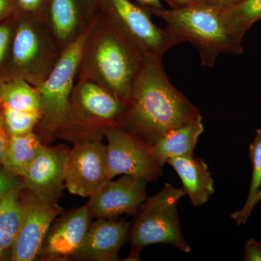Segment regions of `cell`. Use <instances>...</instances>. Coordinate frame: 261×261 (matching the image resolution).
Returning a JSON list of instances; mask_svg holds the SVG:
<instances>
[{
  "instance_id": "4fadbf2b",
  "label": "cell",
  "mask_w": 261,
  "mask_h": 261,
  "mask_svg": "<svg viewBox=\"0 0 261 261\" xmlns=\"http://www.w3.org/2000/svg\"><path fill=\"white\" fill-rule=\"evenodd\" d=\"M142 178L124 175L117 181L107 180L89 197L91 217L115 219L123 214H136L147 198Z\"/></svg>"
},
{
  "instance_id": "4dcf8cb0",
  "label": "cell",
  "mask_w": 261,
  "mask_h": 261,
  "mask_svg": "<svg viewBox=\"0 0 261 261\" xmlns=\"http://www.w3.org/2000/svg\"><path fill=\"white\" fill-rule=\"evenodd\" d=\"M15 0H0V22L17 14Z\"/></svg>"
},
{
  "instance_id": "4316f807",
  "label": "cell",
  "mask_w": 261,
  "mask_h": 261,
  "mask_svg": "<svg viewBox=\"0 0 261 261\" xmlns=\"http://www.w3.org/2000/svg\"><path fill=\"white\" fill-rule=\"evenodd\" d=\"M47 0H15L17 13L29 15L42 20Z\"/></svg>"
},
{
  "instance_id": "ba28073f",
  "label": "cell",
  "mask_w": 261,
  "mask_h": 261,
  "mask_svg": "<svg viewBox=\"0 0 261 261\" xmlns=\"http://www.w3.org/2000/svg\"><path fill=\"white\" fill-rule=\"evenodd\" d=\"M97 8L143 56L162 59L166 51L182 43L166 28L157 27L143 7L129 0H97Z\"/></svg>"
},
{
  "instance_id": "5b68a950",
  "label": "cell",
  "mask_w": 261,
  "mask_h": 261,
  "mask_svg": "<svg viewBox=\"0 0 261 261\" xmlns=\"http://www.w3.org/2000/svg\"><path fill=\"white\" fill-rule=\"evenodd\" d=\"M185 195L183 189L166 183L159 193L146 199L130 224V252L126 260H140L142 248L156 243L168 244L186 253L191 251L182 234L177 211L178 201Z\"/></svg>"
},
{
  "instance_id": "ac0fdd59",
  "label": "cell",
  "mask_w": 261,
  "mask_h": 261,
  "mask_svg": "<svg viewBox=\"0 0 261 261\" xmlns=\"http://www.w3.org/2000/svg\"><path fill=\"white\" fill-rule=\"evenodd\" d=\"M204 132L202 116L167 132L151 146L154 157L163 167L168 159L194 155L199 137Z\"/></svg>"
},
{
  "instance_id": "3957f363",
  "label": "cell",
  "mask_w": 261,
  "mask_h": 261,
  "mask_svg": "<svg viewBox=\"0 0 261 261\" xmlns=\"http://www.w3.org/2000/svg\"><path fill=\"white\" fill-rule=\"evenodd\" d=\"M147 11L162 18L166 29L182 43L193 45L200 53L202 66L212 68L220 55L243 51V40L231 32L224 12L196 3L180 9Z\"/></svg>"
},
{
  "instance_id": "277c9868",
  "label": "cell",
  "mask_w": 261,
  "mask_h": 261,
  "mask_svg": "<svg viewBox=\"0 0 261 261\" xmlns=\"http://www.w3.org/2000/svg\"><path fill=\"white\" fill-rule=\"evenodd\" d=\"M61 55L42 20L17 13L5 82L23 80L37 87L49 76Z\"/></svg>"
},
{
  "instance_id": "6da1fadb",
  "label": "cell",
  "mask_w": 261,
  "mask_h": 261,
  "mask_svg": "<svg viewBox=\"0 0 261 261\" xmlns=\"http://www.w3.org/2000/svg\"><path fill=\"white\" fill-rule=\"evenodd\" d=\"M200 116L198 108L168 79L162 59L144 56L119 126L152 146L167 132Z\"/></svg>"
},
{
  "instance_id": "d6986e66",
  "label": "cell",
  "mask_w": 261,
  "mask_h": 261,
  "mask_svg": "<svg viewBox=\"0 0 261 261\" xmlns=\"http://www.w3.org/2000/svg\"><path fill=\"white\" fill-rule=\"evenodd\" d=\"M25 209V188L12 192L0 202V260L11 255Z\"/></svg>"
},
{
  "instance_id": "9a60e30c",
  "label": "cell",
  "mask_w": 261,
  "mask_h": 261,
  "mask_svg": "<svg viewBox=\"0 0 261 261\" xmlns=\"http://www.w3.org/2000/svg\"><path fill=\"white\" fill-rule=\"evenodd\" d=\"M91 219L87 205L62 216L49 228L38 257L44 260L73 258L83 243Z\"/></svg>"
},
{
  "instance_id": "30bf717a",
  "label": "cell",
  "mask_w": 261,
  "mask_h": 261,
  "mask_svg": "<svg viewBox=\"0 0 261 261\" xmlns=\"http://www.w3.org/2000/svg\"><path fill=\"white\" fill-rule=\"evenodd\" d=\"M102 137H89L75 142L68 151L65 185L73 195L89 197L108 180L106 146Z\"/></svg>"
},
{
  "instance_id": "52a82bcc",
  "label": "cell",
  "mask_w": 261,
  "mask_h": 261,
  "mask_svg": "<svg viewBox=\"0 0 261 261\" xmlns=\"http://www.w3.org/2000/svg\"><path fill=\"white\" fill-rule=\"evenodd\" d=\"M124 103L98 84L76 81L70 97V111L61 138L76 141L103 137L110 127L119 126Z\"/></svg>"
},
{
  "instance_id": "cb8c5ba5",
  "label": "cell",
  "mask_w": 261,
  "mask_h": 261,
  "mask_svg": "<svg viewBox=\"0 0 261 261\" xmlns=\"http://www.w3.org/2000/svg\"><path fill=\"white\" fill-rule=\"evenodd\" d=\"M5 128L9 137H18L34 132L40 119V113L23 112L0 106Z\"/></svg>"
},
{
  "instance_id": "d4e9b609",
  "label": "cell",
  "mask_w": 261,
  "mask_h": 261,
  "mask_svg": "<svg viewBox=\"0 0 261 261\" xmlns=\"http://www.w3.org/2000/svg\"><path fill=\"white\" fill-rule=\"evenodd\" d=\"M16 14L0 22V86L5 82V70L14 34Z\"/></svg>"
},
{
  "instance_id": "7a4b0ae2",
  "label": "cell",
  "mask_w": 261,
  "mask_h": 261,
  "mask_svg": "<svg viewBox=\"0 0 261 261\" xmlns=\"http://www.w3.org/2000/svg\"><path fill=\"white\" fill-rule=\"evenodd\" d=\"M143 57L97 8L84 41L75 80L94 82L125 103Z\"/></svg>"
},
{
  "instance_id": "ffe728a7",
  "label": "cell",
  "mask_w": 261,
  "mask_h": 261,
  "mask_svg": "<svg viewBox=\"0 0 261 261\" xmlns=\"http://www.w3.org/2000/svg\"><path fill=\"white\" fill-rule=\"evenodd\" d=\"M43 145L42 137L35 132L18 137H10L3 167L9 172L23 177Z\"/></svg>"
},
{
  "instance_id": "f1b7e54d",
  "label": "cell",
  "mask_w": 261,
  "mask_h": 261,
  "mask_svg": "<svg viewBox=\"0 0 261 261\" xmlns=\"http://www.w3.org/2000/svg\"><path fill=\"white\" fill-rule=\"evenodd\" d=\"M245 261H261V243L254 239L246 242L245 246Z\"/></svg>"
},
{
  "instance_id": "7402d4cb",
  "label": "cell",
  "mask_w": 261,
  "mask_h": 261,
  "mask_svg": "<svg viewBox=\"0 0 261 261\" xmlns=\"http://www.w3.org/2000/svg\"><path fill=\"white\" fill-rule=\"evenodd\" d=\"M250 158L252 171L251 182L247 201L241 210L231 214V219L240 226L246 224L253 210V201L261 187V128L257 129L253 142L250 146Z\"/></svg>"
},
{
  "instance_id": "5bb4252c",
  "label": "cell",
  "mask_w": 261,
  "mask_h": 261,
  "mask_svg": "<svg viewBox=\"0 0 261 261\" xmlns=\"http://www.w3.org/2000/svg\"><path fill=\"white\" fill-rule=\"evenodd\" d=\"M68 151L43 145L22 177L25 190L43 200L58 201L65 186Z\"/></svg>"
},
{
  "instance_id": "f546056e",
  "label": "cell",
  "mask_w": 261,
  "mask_h": 261,
  "mask_svg": "<svg viewBox=\"0 0 261 261\" xmlns=\"http://www.w3.org/2000/svg\"><path fill=\"white\" fill-rule=\"evenodd\" d=\"M9 137L5 128L3 110L0 107V165H3L4 161L9 142Z\"/></svg>"
},
{
  "instance_id": "8992f818",
  "label": "cell",
  "mask_w": 261,
  "mask_h": 261,
  "mask_svg": "<svg viewBox=\"0 0 261 261\" xmlns=\"http://www.w3.org/2000/svg\"><path fill=\"white\" fill-rule=\"evenodd\" d=\"M87 34L62 53L49 76L36 87L40 102L41 117L34 132L43 140L61 137L66 128L70 97Z\"/></svg>"
},
{
  "instance_id": "44dd1931",
  "label": "cell",
  "mask_w": 261,
  "mask_h": 261,
  "mask_svg": "<svg viewBox=\"0 0 261 261\" xmlns=\"http://www.w3.org/2000/svg\"><path fill=\"white\" fill-rule=\"evenodd\" d=\"M0 106L23 112L40 113L37 88L23 80L8 81L0 86Z\"/></svg>"
},
{
  "instance_id": "d6a6232c",
  "label": "cell",
  "mask_w": 261,
  "mask_h": 261,
  "mask_svg": "<svg viewBox=\"0 0 261 261\" xmlns=\"http://www.w3.org/2000/svg\"><path fill=\"white\" fill-rule=\"evenodd\" d=\"M145 10L162 9L163 6L160 0H136Z\"/></svg>"
},
{
  "instance_id": "7c38bea8",
  "label": "cell",
  "mask_w": 261,
  "mask_h": 261,
  "mask_svg": "<svg viewBox=\"0 0 261 261\" xmlns=\"http://www.w3.org/2000/svg\"><path fill=\"white\" fill-rule=\"evenodd\" d=\"M23 224L12 249L10 260L32 261L39 255L51 223L63 209L58 201L43 200L25 189Z\"/></svg>"
},
{
  "instance_id": "e0dca14e",
  "label": "cell",
  "mask_w": 261,
  "mask_h": 261,
  "mask_svg": "<svg viewBox=\"0 0 261 261\" xmlns=\"http://www.w3.org/2000/svg\"><path fill=\"white\" fill-rule=\"evenodd\" d=\"M167 163L181 178L184 191L196 207L205 204L215 192L214 181L207 164L200 158L184 156L168 159Z\"/></svg>"
},
{
  "instance_id": "603a6c76",
  "label": "cell",
  "mask_w": 261,
  "mask_h": 261,
  "mask_svg": "<svg viewBox=\"0 0 261 261\" xmlns=\"http://www.w3.org/2000/svg\"><path fill=\"white\" fill-rule=\"evenodd\" d=\"M224 15L233 34L243 40L249 29L261 19V0H243L224 12Z\"/></svg>"
},
{
  "instance_id": "9c48e42d",
  "label": "cell",
  "mask_w": 261,
  "mask_h": 261,
  "mask_svg": "<svg viewBox=\"0 0 261 261\" xmlns=\"http://www.w3.org/2000/svg\"><path fill=\"white\" fill-rule=\"evenodd\" d=\"M108 178L128 175L147 182L162 176V167L154 157L151 146L130 135L120 126L110 127L105 132Z\"/></svg>"
},
{
  "instance_id": "1f68e13d",
  "label": "cell",
  "mask_w": 261,
  "mask_h": 261,
  "mask_svg": "<svg viewBox=\"0 0 261 261\" xmlns=\"http://www.w3.org/2000/svg\"><path fill=\"white\" fill-rule=\"evenodd\" d=\"M169 5L171 9H180L190 6L197 2V0H165Z\"/></svg>"
},
{
  "instance_id": "836d02e7",
  "label": "cell",
  "mask_w": 261,
  "mask_h": 261,
  "mask_svg": "<svg viewBox=\"0 0 261 261\" xmlns=\"http://www.w3.org/2000/svg\"><path fill=\"white\" fill-rule=\"evenodd\" d=\"M261 200V187L260 190H259L258 193H257V195H256V197H255V200L253 201V206L254 207H255V206L257 205V202H260Z\"/></svg>"
},
{
  "instance_id": "83f0119b",
  "label": "cell",
  "mask_w": 261,
  "mask_h": 261,
  "mask_svg": "<svg viewBox=\"0 0 261 261\" xmlns=\"http://www.w3.org/2000/svg\"><path fill=\"white\" fill-rule=\"evenodd\" d=\"M243 0H197L196 3L211 7L221 12L228 11Z\"/></svg>"
},
{
  "instance_id": "8fae6325",
  "label": "cell",
  "mask_w": 261,
  "mask_h": 261,
  "mask_svg": "<svg viewBox=\"0 0 261 261\" xmlns=\"http://www.w3.org/2000/svg\"><path fill=\"white\" fill-rule=\"evenodd\" d=\"M97 12V0H47L42 23L61 53L87 32Z\"/></svg>"
},
{
  "instance_id": "484cf974",
  "label": "cell",
  "mask_w": 261,
  "mask_h": 261,
  "mask_svg": "<svg viewBox=\"0 0 261 261\" xmlns=\"http://www.w3.org/2000/svg\"><path fill=\"white\" fill-rule=\"evenodd\" d=\"M25 188L23 178L7 171L0 165V202L15 190Z\"/></svg>"
},
{
  "instance_id": "2e32d148",
  "label": "cell",
  "mask_w": 261,
  "mask_h": 261,
  "mask_svg": "<svg viewBox=\"0 0 261 261\" xmlns=\"http://www.w3.org/2000/svg\"><path fill=\"white\" fill-rule=\"evenodd\" d=\"M130 223L115 219H97L90 224L82 246L73 258L94 261L119 260L118 251L128 239Z\"/></svg>"
}]
</instances>
